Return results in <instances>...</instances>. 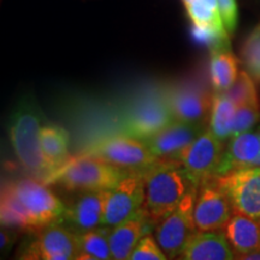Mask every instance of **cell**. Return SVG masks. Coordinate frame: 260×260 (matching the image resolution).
<instances>
[{"label": "cell", "instance_id": "obj_1", "mask_svg": "<svg viewBox=\"0 0 260 260\" xmlns=\"http://www.w3.org/2000/svg\"><path fill=\"white\" fill-rule=\"evenodd\" d=\"M199 187L176 159H158L145 170L144 209L155 225L168 216L186 195Z\"/></svg>", "mask_w": 260, "mask_h": 260}, {"label": "cell", "instance_id": "obj_2", "mask_svg": "<svg viewBox=\"0 0 260 260\" xmlns=\"http://www.w3.org/2000/svg\"><path fill=\"white\" fill-rule=\"evenodd\" d=\"M41 112L34 100L24 98L12 113L10 140L18 161L31 177L45 183L51 176L41 148Z\"/></svg>", "mask_w": 260, "mask_h": 260}, {"label": "cell", "instance_id": "obj_3", "mask_svg": "<svg viewBox=\"0 0 260 260\" xmlns=\"http://www.w3.org/2000/svg\"><path fill=\"white\" fill-rule=\"evenodd\" d=\"M128 171L93 155L81 153L71 157L45 183L58 184L71 193L111 190Z\"/></svg>", "mask_w": 260, "mask_h": 260}, {"label": "cell", "instance_id": "obj_4", "mask_svg": "<svg viewBox=\"0 0 260 260\" xmlns=\"http://www.w3.org/2000/svg\"><path fill=\"white\" fill-rule=\"evenodd\" d=\"M174 121L167 90L148 92L126 107L121 121V130L122 134L145 141Z\"/></svg>", "mask_w": 260, "mask_h": 260}, {"label": "cell", "instance_id": "obj_5", "mask_svg": "<svg viewBox=\"0 0 260 260\" xmlns=\"http://www.w3.org/2000/svg\"><path fill=\"white\" fill-rule=\"evenodd\" d=\"M15 194L27 211L31 233L53 223H63L68 206L40 180L21 178L10 182Z\"/></svg>", "mask_w": 260, "mask_h": 260}, {"label": "cell", "instance_id": "obj_6", "mask_svg": "<svg viewBox=\"0 0 260 260\" xmlns=\"http://www.w3.org/2000/svg\"><path fill=\"white\" fill-rule=\"evenodd\" d=\"M82 153L93 155L124 170H146L158 160L144 140L122 133L98 140Z\"/></svg>", "mask_w": 260, "mask_h": 260}, {"label": "cell", "instance_id": "obj_7", "mask_svg": "<svg viewBox=\"0 0 260 260\" xmlns=\"http://www.w3.org/2000/svg\"><path fill=\"white\" fill-rule=\"evenodd\" d=\"M198 189L199 187L193 188L181 203L155 225L154 236L168 259L178 258L191 234L197 232L194 205Z\"/></svg>", "mask_w": 260, "mask_h": 260}, {"label": "cell", "instance_id": "obj_8", "mask_svg": "<svg viewBox=\"0 0 260 260\" xmlns=\"http://www.w3.org/2000/svg\"><path fill=\"white\" fill-rule=\"evenodd\" d=\"M35 237L27 243L19 258L29 260L79 259V235L70 228L53 223L35 230Z\"/></svg>", "mask_w": 260, "mask_h": 260}, {"label": "cell", "instance_id": "obj_9", "mask_svg": "<svg viewBox=\"0 0 260 260\" xmlns=\"http://www.w3.org/2000/svg\"><path fill=\"white\" fill-rule=\"evenodd\" d=\"M214 93L199 80L181 82L167 89V98L175 121L207 125Z\"/></svg>", "mask_w": 260, "mask_h": 260}, {"label": "cell", "instance_id": "obj_10", "mask_svg": "<svg viewBox=\"0 0 260 260\" xmlns=\"http://www.w3.org/2000/svg\"><path fill=\"white\" fill-rule=\"evenodd\" d=\"M145 199V170H129L109 191L103 226L113 228L142 209Z\"/></svg>", "mask_w": 260, "mask_h": 260}, {"label": "cell", "instance_id": "obj_11", "mask_svg": "<svg viewBox=\"0 0 260 260\" xmlns=\"http://www.w3.org/2000/svg\"><path fill=\"white\" fill-rule=\"evenodd\" d=\"M224 141L217 138L209 126L183 148L175 159L189 172L198 186L204 181L214 177L224 153Z\"/></svg>", "mask_w": 260, "mask_h": 260}, {"label": "cell", "instance_id": "obj_12", "mask_svg": "<svg viewBox=\"0 0 260 260\" xmlns=\"http://www.w3.org/2000/svg\"><path fill=\"white\" fill-rule=\"evenodd\" d=\"M216 177L234 212L260 219V167L241 168Z\"/></svg>", "mask_w": 260, "mask_h": 260}, {"label": "cell", "instance_id": "obj_13", "mask_svg": "<svg viewBox=\"0 0 260 260\" xmlns=\"http://www.w3.org/2000/svg\"><path fill=\"white\" fill-rule=\"evenodd\" d=\"M234 213L233 205L216 177L204 181L198 189L194 205V223L197 230L223 229Z\"/></svg>", "mask_w": 260, "mask_h": 260}, {"label": "cell", "instance_id": "obj_14", "mask_svg": "<svg viewBox=\"0 0 260 260\" xmlns=\"http://www.w3.org/2000/svg\"><path fill=\"white\" fill-rule=\"evenodd\" d=\"M209 125L174 121L160 132L145 140L157 159H175L183 148L191 144Z\"/></svg>", "mask_w": 260, "mask_h": 260}, {"label": "cell", "instance_id": "obj_15", "mask_svg": "<svg viewBox=\"0 0 260 260\" xmlns=\"http://www.w3.org/2000/svg\"><path fill=\"white\" fill-rule=\"evenodd\" d=\"M110 190L84 191L67 209L64 223L74 233L82 234L95 228L103 226V216L107 194Z\"/></svg>", "mask_w": 260, "mask_h": 260}, {"label": "cell", "instance_id": "obj_16", "mask_svg": "<svg viewBox=\"0 0 260 260\" xmlns=\"http://www.w3.org/2000/svg\"><path fill=\"white\" fill-rule=\"evenodd\" d=\"M235 252L223 229L197 230L191 234L178 259L182 260H232Z\"/></svg>", "mask_w": 260, "mask_h": 260}, {"label": "cell", "instance_id": "obj_17", "mask_svg": "<svg viewBox=\"0 0 260 260\" xmlns=\"http://www.w3.org/2000/svg\"><path fill=\"white\" fill-rule=\"evenodd\" d=\"M260 158V128L232 136L226 145L216 176L241 168L255 167Z\"/></svg>", "mask_w": 260, "mask_h": 260}, {"label": "cell", "instance_id": "obj_18", "mask_svg": "<svg viewBox=\"0 0 260 260\" xmlns=\"http://www.w3.org/2000/svg\"><path fill=\"white\" fill-rule=\"evenodd\" d=\"M149 224L155 225L147 212L144 209H140L138 212L125 219L124 222L111 228L109 240L112 259H129L142 236L148 234L147 228Z\"/></svg>", "mask_w": 260, "mask_h": 260}, {"label": "cell", "instance_id": "obj_19", "mask_svg": "<svg viewBox=\"0 0 260 260\" xmlns=\"http://www.w3.org/2000/svg\"><path fill=\"white\" fill-rule=\"evenodd\" d=\"M223 232L237 259L260 249V219L234 212Z\"/></svg>", "mask_w": 260, "mask_h": 260}, {"label": "cell", "instance_id": "obj_20", "mask_svg": "<svg viewBox=\"0 0 260 260\" xmlns=\"http://www.w3.org/2000/svg\"><path fill=\"white\" fill-rule=\"evenodd\" d=\"M40 140L42 154L53 174L71 158L69 153V133L59 125H44L40 132Z\"/></svg>", "mask_w": 260, "mask_h": 260}, {"label": "cell", "instance_id": "obj_21", "mask_svg": "<svg viewBox=\"0 0 260 260\" xmlns=\"http://www.w3.org/2000/svg\"><path fill=\"white\" fill-rule=\"evenodd\" d=\"M239 75V60L230 48L211 51L210 81L214 93H225Z\"/></svg>", "mask_w": 260, "mask_h": 260}, {"label": "cell", "instance_id": "obj_22", "mask_svg": "<svg viewBox=\"0 0 260 260\" xmlns=\"http://www.w3.org/2000/svg\"><path fill=\"white\" fill-rule=\"evenodd\" d=\"M0 220L5 228H15L31 232L30 220L27 211L15 194L10 182L2 188V209H0Z\"/></svg>", "mask_w": 260, "mask_h": 260}, {"label": "cell", "instance_id": "obj_23", "mask_svg": "<svg viewBox=\"0 0 260 260\" xmlns=\"http://www.w3.org/2000/svg\"><path fill=\"white\" fill-rule=\"evenodd\" d=\"M236 106L224 93H214L209 128L217 138L225 141L232 138Z\"/></svg>", "mask_w": 260, "mask_h": 260}, {"label": "cell", "instance_id": "obj_24", "mask_svg": "<svg viewBox=\"0 0 260 260\" xmlns=\"http://www.w3.org/2000/svg\"><path fill=\"white\" fill-rule=\"evenodd\" d=\"M111 232L110 226L95 228L82 234H79L80 255L79 259L107 260L112 259L110 248L109 235Z\"/></svg>", "mask_w": 260, "mask_h": 260}, {"label": "cell", "instance_id": "obj_25", "mask_svg": "<svg viewBox=\"0 0 260 260\" xmlns=\"http://www.w3.org/2000/svg\"><path fill=\"white\" fill-rule=\"evenodd\" d=\"M184 5L193 25L225 29L220 18L217 0H190Z\"/></svg>", "mask_w": 260, "mask_h": 260}, {"label": "cell", "instance_id": "obj_26", "mask_svg": "<svg viewBox=\"0 0 260 260\" xmlns=\"http://www.w3.org/2000/svg\"><path fill=\"white\" fill-rule=\"evenodd\" d=\"M256 81L247 70L239 71L235 82L226 90L225 95L236 107L248 104H260L259 93L256 89Z\"/></svg>", "mask_w": 260, "mask_h": 260}, {"label": "cell", "instance_id": "obj_27", "mask_svg": "<svg viewBox=\"0 0 260 260\" xmlns=\"http://www.w3.org/2000/svg\"><path fill=\"white\" fill-rule=\"evenodd\" d=\"M241 61L256 82H260V23L249 32L241 48Z\"/></svg>", "mask_w": 260, "mask_h": 260}, {"label": "cell", "instance_id": "obj_28", "mask_svg": "<svg viewBox=\"0 0 260 260\" xmlns=\"http://www.w3.org/2000/svg\"><path fill=\"white\" fill-rule=\"evenodd\" d=\"M260 122V104H248L236 107L232 136L252 130Z\"/></svg>", "mask_w": 260, "mask_h": 260}, {"label": "cell", "instance_id": "obj_29", "mask_svg": "<svg viewBox=\"0 0 260 260\" xmlns=\"http://www.w3.org/2000/svg\"><path fill=\"white\" fill-rule=\"evenodd\" d=\"M130 260H167V255L162 252L161 247L155 236L146 234L142 236L138 245L130 255Z\"/></svg>", "mask_w": 260, "mask_h": 260}, {"label": "cell", "instance_id": "obj_30", "mask_svg": "<svg viewBox=\"0 0 260 260\" xmlns=\"http://www.w3.org/2000/svg\"><path fill=\"white\" fill-rule=\"evenodd\" d=\"M217 6L226 31L234 34L237 27V3L236 0H217Z\"/></svg>", "mask_w": 260, "mask_h": 260}, {"label": "cell", "instance_id": "obj_31", "mask_svg": "<svg viewBox=\"0 0 260 260\" xmlns=\"http://www.w3.org/2000/svg\"><path fill=\"white\" fill-rule=\"evenodd\" d=\"M9 243V235L8 234H4V232L2 233V248H5Z\"/></svg>", "mask_w": 260, "mask_h": 260}, {"label": "cell", "instance_id": "obj_32", "mask_svg": "<svg viewBox=\"0 0 260 260\" xmlns=\"http://www.w3.org/2000/svg\"><path fill=\"white\" fill-rule=\"evenodd\" d=\"M182 2L184 3V4H186V3H188V2H190V0H182Z\"/></svg>", "mask_w": 260, "mask_h": 260}]
</instances>
